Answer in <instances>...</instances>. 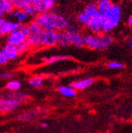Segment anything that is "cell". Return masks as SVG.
Returning a JSON list of instances; mask_svg holds the SVG:
<instances>
[{"mask_svg": "<svg viewBox=\"0 0 132 133\" xmlns=\"http://www.w3.org/2000/svg\"><path fill=\"white\" fill-rule=\"evenodd\" d=\"M8 16L11 18V19L15 21L20 24H26L29 22L30 19V16L28 14H26L25 11L22 9L15 8Z\"/></svg>", "mask_w": 132, "mask_h": 133, "instance_id": "cell-8", "label": "cell"}, {"mask_svg": "<svg viewBox=\"0 0 132 133\" xmlns=\"http://www.w3.org/2000/svg\"><path fill=\"white\" fill-rule=\"evenodd\" d=\"M20 29L22 30V32H24V34L26 37H29L32 34L31 30H30V29H29V24H23Z\"/></svg>", "mask_w": 132, "mask_h": 133, "instance_id": "cell-30", "label": "cell"}, {"mask_svg": "<svg viewBox=\"0 0 132 133\" xmlns=\"http://www.w3.org/2000/svg\"><path fill=\"white\" fill-rule=\"evenodd\" d=\"M57 45L61 47H68L72 45L71 36L67 30L57 32Z\"/></svg>", "mask_w": 132, "mask_h": 133, "instance_id": "cell-10", "label": "cell"}, {"mask_svg": "<svg viewBox=\"0 0 132 133\" xmlns=\"http://www.w3.org/2000/svg\"><path fill=\"white\" fill-rule=\"evenodd\" d=\"M57 45V32L44 31L43 47H54Z\"/></svg>", "mask_w": 132, "mask_h": 133, "instance_id": "cell-11", "label": "cell"}, {"mask_svg": "<svg viewBox=\"0 0 132 133\" xmlns=\"http://www.w3.org/2000/svg\"><path fill=\"white\" fill-rule=\"evenodd\" d=\"M8 60L6 59V58L5 57L4 54L3 53L2 50L0 49V66H4L8 63Z\"/></svg>", "mask_w": 132, "mask_h": 133, "instance_id": "cell-31", "label": "cell"}, {"mask_svg": "<svg viewBox=\"0 0 132 133\" xmlns=\"http://www.w3.org/2000/svg\"><path fill=\"white\" fill-rule=\"evenodd\" d=\"M76 89H75L71 85L70 86H59L58 92L66 97H74L76 95Z\"/></svg>", "mask_w": 132, "mask_h": 133, "instance_id": "cell-17", "label": "cell"}, {"mask_svg": "<svg viewBox=\"0 0 132 133\" xmlns=\"http://www.w3.org/2000/svg\"><path fill=\"white\" fill-rule=\"evenodd\" d=\"M12 74L10 72H2L0 73V79H11L12 77Z\"/></svg>", "mask_w": 132, "mask_h": 133, "instance_id": "cell-32", "label": "cell"}, {"mask_svg": "<svg viewBox=\"0 0 132 133\" xmlns=\"http://www.w3.org/2000/svg\"><path fill=\"white\" fill-rule=\"evenodd\" d=\"M28 24L29 26V29H30L32 33H37V32H41L43 30L41 29V25L37 23V21H36L35 19L30 21L28 23Z\"/></svg>", "mask_w": 132, "mask_h": 133, "instance_id": "cell-23", "label": "cell"}, {"mask_svg": "<svg viewBox=\"0 0 132 133\" xmlns=\"http://www.w3.org/2000/svg\"><path fill=\"white\" fill-rule=\"evenodd\" d=\"M22 84L17 79H11L6 84V89L9 92H18L21 89Z\"/></svg>", "mask_w": 132, "mask_h": 133, "instance_id": "cell-20", "label": "cell"}, {"mask_svg": "<svg viewBox=\"0 0 132 133\" xmlns=\"http://www.w3.org/2000/svg\"><path fill=\"white\" fill-rule=\"evenodd\" d=\"M1 50L8 61L14 60V59H16L19 55L16 46H14L8 43L4 44L3 45V47L1 48Z\"/></svg>", "mask_w": 132, "mask_h": 133, "instance_id": "cell-12", "label": "cell"}, {"mask_svg": "<svg viewBox=\"0 0 132 133\" xmlns=\"http://www.w3.org/2000/svg\"><path fill=\"white\" fill-rule=\"evenodd\" d=\"M4 18H3V17H1L0 18V37L2 36V26H3V22H4Z\"/></svg>", "mask_w": 132, "mask_h": 133, "instance_id": "cell-35", "label": "cell"}, {"mask_svg": "<svg viewBox=\"0 0 132 133\" xmlns=\"http://www.w3.org/2000/svg\"><path fill=\"white\" fill-rule=\"evenodd\" d=\"M95 1H96H96H98V0H95Z\"/></svg>", "mask_w": 132, "mask_h": 133, "instance_id": "cell-39", "label": "cell"}, {"mask_svg": "<svg viewBox=\"0 0 132 133\" xmlns=\"http://www.w3.org/2000/svg\"><path fill=\"white\" fill-rule=\"evenodd\" d=\"M44 83V78L41 76H34L29 79V84L33 88H40Z\"/></svg>", "mask_w": 132, "mask_h": 133, "instance_id": "cell-21", "label": "cell"}, {"mask_svg": "<svg viewBox=\"0 0 132 133\" xmlns=\"http://www.w3.org/2000/svg\"><path fill=\"white\" fill-rule=\"evenodd\" d=\"M43 33L44 30L37 33H32L27 38V42L31 48L43 47Z\"/></svg>", "mask_w": 132, "mask_h": 133, "instance_id": "cell-13", "label": "cell"}, {"mask_svg": "<svg viewBox=\"0 0 132 133\" xmlns=\"http://www.w3.org/2000/svg\"><path fill=\"white\" fill-rule=\"evenodd\" d=\"M3 11L1 10H0V18L3 17Z\"/></svg>", "mask_w": 132, "mask_h": 133, "instance_id": "cell-38", "label": "cell"}, {"mask_svg": "<svg viewBox=\"0 0 132 133\" xmlns=\"http://www.w3.org/2000/svg\"><path fill=\"white\" fill-rule=\"evenodd\" d=\"M22 25L23 24H20L12 19H4L2 26V36H8L9 33L21 29Z\"/></svg>", "mask_w": 132, "mask_h": 133, "instance_id": "cell-9", "label": "cell"}, {"mask_svg": "<svg viewBox=\"0 0 132 133\" xmlns=\"http://www.w3.org/2000/svg\"><path fill=\"white\" fill-rule=\"evenodd\" d=\"M27 37H26L22 30L19 29L14 32H12L6 36V43L11 44L14 46H18L25 42H27Z\"/></svg>", "mask_w": 132, "mask_h": 133, "instance_id": "cell-7", "label": "cell"}, {"mask_svg": "<svg viewBox=\"0 0 132 133\" xmlns=\"http://www.w3.org/2000/svg\"><path fill=\"white\" fill-rule=\"evenodd\" d=\"M99 12L96 3H89L85 6V8L79 12L76 16V22L82 27H88V24L91 19L93 18Z\"/></svg>", "mask_w": 132, "mask_h": 133, "instance_id": "cell-4", "label": "cell"}, {"mask_svg": "<svg viewBox=\"0 0 132 133\" xmlns=\"http://www.w3.org/2000/svg\"><path fill=\"white\" fill-rule=\"evenodd\" d=\"M20 102L15 97H3L0 98V113H8L16 110L19 105Z\"/></svg>", "mask_w": 132, "mask_h": 133, "instance_id": "cell-5", "label": "cell"}, {"mask_svg": "<svg viewBox=\"0 0 132 133\" xmlns=\"http://www.w3.org/2000/svg\"><path fill=\"white\" fill-rule=\"evenodd\" d=\"M103 15L101 13L98 12L89 21L87 28L88 29L91 33H93V34H101V33H103Z\"/></svg>", "mask_w": 132, "mask_h": 133, "instance_id": "cell-6", "label": "cell"}, {"mask_svg": "<svg viewBox=\"0 0 132 133\" xmlns=\"http://www.w3.org/2000/svg\"><path fill=\"white\" fill-rule=\"evenodd\" d=\"M32 3H39V2H41V0H31Z\"/></svg>", "mask_w": 132, "mask_h": 133, "instance_id": "cell-37", "label": "cell"}, {"mask_svg": "<svg viewBox=\"0 0 132 133\" xmlns=\"http://www.w3.org/2000/svg\"><path fill=\"white\" fill-rule=\"evenodd\" d=\"M70 34L71 36L72 45H73L75 47L82 48V47H84V46H85L84 36L81 35L80 32H74V33H70Z\"/></svg>", "mask_w": 132, "mask_h": 133, "instance_id": "cell-16", "label": "cell"}, {"mask_svg": "<svg viewBox=\"0 0 132 133\" xmlns=\"http://www.w3.org/2000/svg\"><path fill=\"white\" fill-rule=\"evenodd\" d=\"M65 30H67L70 33L80 32V28H79V26L73 22H68V24L67 25V28H66Z\"/></svg>", "mask_w": 132, "mask_h": 133, "instance_id": "cell-26", "label": "cell"}, {"mask_svg": "<svg viewBox=\"0 0 132 133\" xmlns=\"http://www.w3.org/2000/svg\"><path fill=\"white\" fill-rule=\"evenodd\" d=\"M31 0H12V3L16 9H24L28 4L31 3Z\"/></svg>", "mask_w": 132, "mask_h": 133, "instance_id": "cell-25", "label": "cell"}, {"mask_svg": "<svg viewBox=\"0 0 132 133\" xmlns=\"http://www.w3.org/2000/svg\"><path fill=\"white\" fill-rule=\"evenodd\" d=\"M107 66L110 69H122L125 66V65L121 62L111 61L107 63Z\"/></svg>", "mask_w": 132, "mask_h": 133, "instance_id": "cell-27", "label": "cell"}, {"mask_svg": "<svg viewBox=\"0 0 132 133\" xmlns=\"http://www.w3.org/2000/svg\"><path fill=\"white\" fill-rule=\"evenodd\" d=\"M40 126H41V128H45L48 127V123H45V122H41L40 123Z\"/></svg>", "mask_w": 132, "mask_h": 133, "instance_id": "cell-36", "label": "cell"}, {"mask_svg": "<svg viewBox=\"0 0 132 133\" xmlns=\"http://www.w3.org/2000/svg\"><path fill=\"white\" fill-rule=\"evenodd\" d=\"M23 10L25 11L26 14H28L30 17H36L38 15L37 11L35 8V5L32 3L28 4Z\"/></svg>", "mask_w": 132, "mask_h": 133, "instance_id": "cell-22", "label": "cell"}, {"mask_svg": "<svg viewBox=\"0 0 132 133\" xmlns=\"http://www.w3.org/2000/svg\"><path fill=\"white\" fill-rule=\"evenodd\" d=\"M15 9V6L10 0H0V10L3 14L8 15Z\"/></svg>", "mask_w": 132, "mask_h": 133, "instance_id": "cell-19", "label": "cell"}, {"mask_svg": "<svg viewBox=\"0 0 132 133\" xmlns=\"http://www.w3.org/2000/svg\"><path fill=\"white\" fill-rule=\"evenodd\" d=\"M41 2L45 6V8H46L47 11H50L51 9L54 8L55 0H41Z\"/></svg>", "mask_w": 132, "mask_h": 133, "instance_id": "cell-28", "label": "cell"}, {"mask_svg": "<svg viewBox=\"0 0 132 133\" xmlns=\"http://www.w3.org/2000/svg\"><path fill=\"white\" fill-rule=\"evenodd\" d=\"M34 19L44 31L59 32L65 30L69 22L66 17L53 11H46L40 13Z\"/></svg>", "mask_w": 132, "mask_h": 133, "instance_id": "cell-1", "label": "cell"}, {"mask_svg": "<svg viewBox=\"0 0 132 133\" xmlns=\"http://www.w3.org/2000/svg\"><path fill=\"white\" fill-rule=\"evenodd\" d=\"M68 58H69L68 56H65V55H54V56H52V57L47 58L45 63V64H53V63L59 62V61L67 60Z\"/></svg>", "mask_w": 132, "mask_h": 133, "instance_id": "cell-24", "label": "cell"}, {"mask_svg": "<svg viewBox=\"0 0 132 133\" xmlns=\"http://www.w3.org/2000/svg\"><path fill=\"white\" fill-rule=\"evenodd\" d=\"M102 15L104 17L103 33H109L120 24L122 16V8L117 4H113L109 11Z\"/></svg>", "mask_w": 132, "mask_h": 133, "instance_id": "cell-2", "label": "cell"}, {"mask_svg": "<svg viewBox=\"0 0 132 133\" xmlns=\"http://www.w3.org/2000/svg\"><path fill=\"white\" fill-rule=\"evenodd\" d=\"M127 45H128V47L130 48V50L132 51V37H130V38L127 39Z\"/></svg>", "mask_w": 132, "mask_h": 133, "instance_id": "cell-34", "label": "cell"}, {"mask_svg": "<svg viewBox=\"0 0 132 133\" xmlns=\"http://www.w3.org/2000/svg\"><path fill=\"white\" fill-rule=\"evenodd\" d=\"M40 115H41L40 110H32L25 112L24 114H21L18 117V118L23 122H31L37 119L39 116H40Z\"/></svg>", "mask_w": 132, "mask_h": 133, "instance_id": "cell-14", "label": "cell"}, {"mask_svg": "<svg viewBox=\"0 0 132 133\" xmlns=\"http://www.w3.org/2000/svg\"><path fill=\"white\" fill-rule=\"evenodd\" d=\"M127 25H128V27H130V29H132V13L130 15V16L128 17L127 19Z\"/></svg>", "mask_w": 132, "mask_h": 133, "instance_id": "cell-33", "label": "cell"}, {"mask_svg": "<svg viewBox=\"0 0 132 133\" xmlns=\"http://www.w3.org/2000/svg\"><path fill=\"white\" fill-rule=\"evenodd\" d=\"M96 8L99 11V12L104 14L112 6L113 3H112L111 0H98L96 2Z\"/></svg>", "mask_w": 132, "mask_h": 133, "instance_id": "cell-18", "label": "cell"}, {"mask_svg": "<svg viewBox=\"0 0 132 133\" xmlns=\"http://www.w3.org/2000/svg\"><path fill=\"white\" fill-rule=\"evenodd\" d=\"M16 48H17L19 54H22V53L26 52L31 47H30L29 44L28 43V42H24V43H22L20 45H19L18 46H16Z\"/></svg>", "mask_w": 132, "mask_h": 133, "instance_id": "cell-29", "label": "cell"}, {"mask_svg": "<svg viewBox=\"0 0 132 133\" xmlns=\"http://www.w3.org/2000/svg\"><path fill=\"white\" fill-rule=\"evenodd\" d=\"M93 84H94V79L92 78H85L83 79H80V81L72 82L71 85L76 90H84L90 87Z\"/></svg>", "mask_w": 132, "mask_h": 133, "instance_id": "cell-15", "label": "cell"}, {"mask_svg": "<svg viewBox=\"0 0 132 133\" xmlns=\"http://www.w3.org/2000/svg\"><path fill=\"white\" fill-rule=\"evenodd\" d=\"M84 42L85 46L91 50H106L113 44L114 38L106 33H90L84 36Z\"/></svg>", "mask_w": 132, "mask_h": 133, "instance_id": "cell-3", "label": "cell"}]
</instances>
